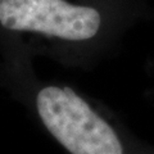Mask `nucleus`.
<instances>
[{"label": "nucleus", "instance_id": "1", "mask_svg": "<svg viewBox=\"0 0 154 154\" xmlns=\"http://www.w3.org/2000/svg\"><path fill=\"white\" fill-rule=\"evenodd\" d=\"M36 107L45 127L71 154H123L110 125L72 89L46 86Z\"/></svg>", "mask_w": 154, "mask_h": 154}, {"label": "nucleus", "instance_id": "2", "mask_svg": "<svg viewBox=\"0 0 154 154\" xmlns=\"http://www.w3.org/2000/svg\"><path fill=\"white\" fill-rule=\"evenodd\" d=\"M100 21L96 9L66 0H0V25L12 31L82 41L98 33Z\"/></svg>", "mask_w": 154, "mask_h": 154}]
</instances>
